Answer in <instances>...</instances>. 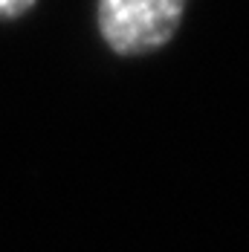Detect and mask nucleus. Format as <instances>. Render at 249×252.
<instances>
[{
    "label": "nucleus",
    "mask_w": 249,
    "mask_h": 252,
    "mask_svg": "<svg viewBox=\"0 0 249 252\" xmlns=\"http://www.w3.org/2000/svg\"><path fill=\"white\" fill-rule=\"evenodd\" d=\"M32 6H35V0H0V21L24 18Z\"/></svg>",
    "instance_id": "obj_2"
},
{
    "label": "nucleus",
    "mask_w": 249,
    "mask_h": 252,
    "mask_svg": "<svg viewBox=\"0 0 249 252\" xmlns=\"http://www.w3.org/2000/svg\"><path fill=\"white\" fill-rule=\"evenodd\" d=\"M186 6L188 0H99V35L119 55L156 52L174 38Z\"/></svg>",
    "instance_id": "obj_1"
}]
</instances>
